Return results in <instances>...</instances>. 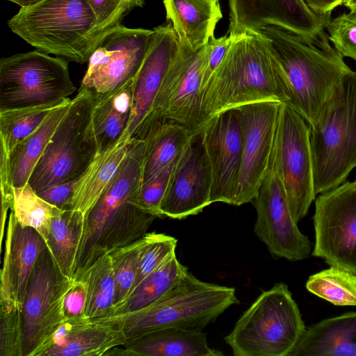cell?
Wrapping results in <instances>:
<instances>
[{
    "label": "cell",
    "instance_id": "cell-30",
    "mask_svg": "<svg viewBox=\"0 0 356 356\" xmlns=\"http://www.w3.org/2000/svg\"><path fill=\"white\" fill-rule=\"evenodd\" d=\"M71 100L69 97L65 99L32 134L10 152V162L15 187L22 186L29 181L36 163L65 116Z\"/></svg>",
    "mask_w": 356,
    "mask_h": 356
},
{
    "label": "cell",
    "instance_id": "cell-9",
    "mask_svg": "<svg viewBox=\"0 0 356 356\" xmlns=\"http://www.w3.org/2000/svg\"><path fill=\"white\" fill-rule=\"evenodd\" d=\"M76 90L63 58L36 49L0 60V112L60 104Z\"/></svg>",
    "mask_w": 356,
    "mask_h": 356
},
{
    "label": "cell",
    "instance_id": "cell-38",
    "mask_svg": "<svg viewBox=\"0 0 356 356\" xmlns=\"http://www.w3.org/2000/svg\"><path fill=\"white\" fill-rule=\"evenodd\" d=\"M325 29L328 40L343 57L356 60V12L331 19Z\"/></svg>",
    "mask_w": 356,
    "mask_h": 356
},
{
    "label": "cell",
    "instance_id": "cell-1",
    "mask_svg": "<svg viewBox=\"0 0 356 356\" xmlns=\"http://www.w3.org/2000/svg\"><path fill=\"white\" fill-rule=\"evenodd\" d=\"M289 93L270 42L259 31L236 35L202 90L208 120L215 115L261 102L287 104Z\"/></svg>",
    "mask_w": 356,
    "mask_h": 356
},
{
    "label": "cell",
    "instance_id": "cell-6",
    "mask_svg": "<svg viewBox=\"0 0 356 356\" xmlns=\"http://www.w3.org/2000/svg\"><path fill=\"white\" fill-rule=\"evenodd\" d=\"M309 129L317 196L345 182L356 167L355 71L341 79Z\"/></svg>",
    "mask_w": 356,
    "mask_h": 356
},
{
    "label": "cell",
    "instance_id": "cell-4",
    "mask_svg": "<svg viewBox=\"0 0 356 356\" xmlns=\"http://www.w3.org/2000/svg\"><path fill=\"white\" fill-rule=\"evenodd\" d=\"M8 25L37 50L80 64L88 62L105 34L88 0H44L20 8Z\"/></svg>",
    "mask_w": 356,
    "mask_h": 356
},
{
    "label": "cell",
    "instance_id": "cell-36",
    "mask_svg": "<svg viewBox=\"0 0 356 356\" xmlns=\"http://www.w3.org/2000/svg\"><path fill=\"white\" fill-rule=\"evenodd\" d=\"M143 243V237L109 254L115 279L113 315L116 309L127 299L134 287L137 274L139 254Z\"/></svg>",
    "mask_w": 356,
    "mask_h": 356
},
{
    "label": "cell",
    "instance_id": "cell-35",
    "mask_svg": "<svg viewBox=\"0 0 356 356\" xmlns=\"http://www.w3.org/2000/svg\"><path fill=\"white\" fill-rule=\"evenodd\" d=\"M61 103L0 112L1 141L5 143L10 152L32 134Z\"/></svg>",
    "mask_w": 356,
    "mask_h": 356
},
{
    "label": "cell",
    "instance_id": "cell-15",
    "mask_svg": "<svg viewBox=\"0 0 356 356\" xmlns=\"http://www.w3.org/2000/svg\"><path fill=\"white\" fill-rule=\"evenodd\" d=\"M257 212L253 231L275 259H305L312 243L291 215L282 184L271 166L252 200Z\"/></svg>",
    "mask_w": 356,
    "mask_h": 356
},
{
    "label": "cell",
    "instance_id": "cell-45",
    "mask_svg": "<svg viewBox=\"0 0 356 356\" xmlns=\"http://www.w3.org/2000/svg\"><path fill=\"white\" fill-rule=\"evenodd\" d=\"M307 5L318 14H328L337 6L343 4V0H303Z\"/></svg>",
    "mask_w": 356,
    "mask_h": 356
},
{
    "label": "cell",
    "instance_id": "cell-46",
    "mask_svg": "<svg viewBox=\"0 0 356 356\" xmlns=\"http://www.w3.org/2000/svg\"><path fill=\"white\" fill-rule=\"evenodd\" d=\"M16 3L20 8H25L35 6L44 0H6Z\"/></svg>",
    "mask_w": 356,
    "mask_h": 356
},
{
    "label": "cell",
    "instance_id": "cell-48",
    "mask_svg": "<svg viewBox=\"0 0 356 356\" xmlns=\"http://www.w3.org/2000/svg\"><path fill=\"white\" fill-rule=\"evenodd\" d=\"M343 5L352 12H356V0H343Z\"/></svg>",
    "mask_w": 356,
    "mask_h": 356
},
{
    "label": "cell",
    "instance_id": "cell-34",
    "mask_svg": "<svg viewBox=\"0 0 356 356\" xmlns=\"http://www.w3.org/2000/svg\"><path fill=\"white\" fill-rule=\"evenodd\" d=\"M13 211L15 219L23 227L35 229L47 243L54 209L33 189L29 182L13 188Z\"/></svg>",
    "mask_w": 356,
    "mask_h": 356
},
{
    "label": "cell",
    "instance_id": "cell-17",
    "mask_svg": "<svg viewBox=\"0 0 356 356\" xmlns=\"http://www.w3.org/2000/svg\"><path fill=\"white\" fill-rule=\"evenodd\" d=\"M211 177V202L235 205L243 154V134L236 108L211 118L200 134Z\"/></svg>",
    "mask_w": 356,
    "mask_h": 356
},
{
    "label": "cell",
    "instance_id": "cell-23",
    "mask_svg": "<svg viewBox=\"0 0 356 356\" xmlns=\"http://www.w3.org/2000/svg\"><path fill=\"white\" fill-rule=\"evenodd\" d=\"M47 248L43 237L33 228L22 227L10 211L2 269L10 274L13 296L21 309L33 267Z\"/></svg>",
    "mask_w": 356,
    "mask_h": 356
},
{
    "label": "cell",
    "instance_id": "cell-14",
    "mask_svg": "<svg viewBox=\"0 0 356 356\" xmlns=\"http://www.w3.org/2000/svg\"><path fill=\"white\" fill-rule=\"evenodd\" d=\"M154 30L119 24L108 31L92 53L79 88L104 94L134 77L152 43Z\"/></svg>",
    "mask_w": 356,
    "mask_h": 356
},
{
    "label": "cell",
    "instance_id": "cell-13",
    "mask_svg": "<svg viewBox=\"0 0 356 356\" xmlns=\"http://www.w3.org/2000/svg\"><path fill=\"white\" fill-rule=\"evenodd\" d=\"M313 221L312 255L356 275V180L318 194Z\"/></svg>",
    "mask_w": 356,
    "mask_h": 356
},
{
    "label": "cell",
    "instance_id": "cell-41",
    "mask_svg": "<svg viewBox=\"0 0 356 356\" xmlns=\"http://www.w3.org/2000/svg\"><path fill=\"white\" fill-rule=\"evenodd\" d=\"M88 1L96 17L97 29L103 33L121 24L123 17L131 10L124 0Z\"/></svg>",
    "mask_w": 356,
    "mask_h": 356
},
{
    "label": "cell",
    "instance_id": "cell-37",
    "mask_svg": "<svg viewBox=\"0 0 356 356\" xmlns=\"http://www.w3.org/2000/svg\"><path fill=\"white\" fill-rule=\"evenodd\" d=\"M177 244V240L175 237L164 234L149 232L145 235L132 290L170 255L175 253Z\"/></svg>",
    "mask_w": 356,
    "mask_h": 356
},
{
    "label": "cell",
    "instance_id": "cell-19",
    "mask_svg": "<svg viewBox=\"0 0 356 356\" xmlns=\"http://www.w3.org/2000/svg\"><path fill=\"white\" fill-rule=\"evenodd\" d=\"M211 189L210 168L198 135L172 170L161 212L177 220L197 215L211 204Z\"/></svg>",
    "mask_w": 356,
    "mask_h": 356
},
{
    "label": "cell",
    "instance_id": "cell-40",
    "mask_svg": "<svg viewBox=\"0 0 356 356\" xmlns=\"http://www.w3.org/2000/svg\"><path fill=\"white\" fill-rule=\"evenodd\" d=\"M0 356H24L22 309L0 311Z\"/></svg>",
    "mask_w": 356,
    "mask_h": 356
},
{
    "label": "cell",
    "instance_id": "cell-28",
    "mask_svg": "<svg viewBox=\"0 0 356 356\" xmlns=\"http://www.w3.org/2000/svg\"><path fill=\"white\" fill-rule=\"evenodd\" d=\"M135 76L108 92L94 94L92 122L99 154L108 149L128 129Z\"/></svg>",
    "mask_w": 356,
    "mask_h": 356
},
{
    "label": "cell",
    "instance_id": "cell-20",
    "mask_svg": "<svg viewBox=\"0 0 356 356\" xmlns=\"http://www.w3.org/2000/svg\"><path fill=\"white\" fill-rule=\"evenodd\" d=\"M127 343L113 317L65 318L33 356H101Z\"/></svg>",
    "mask_w": 356,
    "mask_h": 356
},
{
    "label": "cell",
    "instance_id": "cell-27",
    "mask_svg": "<svg viewBox=\"0 0 356 356\" xmlns=\"http://www.w3.org/2000/svg\"><path fill=\"white\" fill-rule=\"evenodd\" d=\"M194 137L185 127L168 120L155 122L136 135L134 138L146 144L142 183L173 168Z\"/></svg>",
    "mask_w": 356,
    "mask_h": 356
},
{
    "label": "cell",
    "instance_id": "cell-39",
    "mask_svg": "<svg viewBox=\"0 0 356 356\" xmlns=\"http://www.w3.org/2000/svg\"><path fill=\"white\" fill-rule=\"evenodd\" d=\"M173 168L160 172L142 183L137 194L130 202L156 218H163L161 204L165 193Z\"/></svg>",
    "mask_w": 356,
    "mask_h": 356
},
{
    "label": "cell",
    "instance_id": "cell-24",
    "mask_svg": "<svg viewBox=\"0 0 356 356\" xmlns=\"http://www.w3.org/2000/svg\"><path fill=\"white\" fill-rule=\"evenodd\" d=\"M166 20L179 42L199 49L215 37L218 22L222 18L220 0H163Z\"/></svg>",
    "mask_w": 356,
    "mask_h": 356
},
{
    "label": "cell",
    "instance_id": "cell-8",
    "mask_svg": "<svg viewBox=\"0 0 356 356\" xmlns=\"http://www.w3.org/2000/svg\"><path fill=\"white\" fill-rule=\"evenodd\" d=\"M95 95L79 88L29 179L37 193L76 181L99 155L92 122Z\"/></svg>",
    "mask_w": 356,
    "mask_h": 356
},
{
    "label": "cell",
    "instance_id": "cell-5",
    "mask_svg": "<svg viewBox=\"0 0 356 356\" xmlns=\"http://www.w3.org/2000/svg\"><path fill=\"white\" fill-rule=\"evenodd\" d=\"M239 300L234 287L201 281L187 270L156 301L133 312L113 316L127 343L167 327L203 330Z\"/></svg>",
    "mask_w": 356,
    "mask_h": 356
},
{
    "label": "cell",
    "instance_id": "cell-22",
    "mask_svg": "<svg viewBox=\"0 0 356 356\" xmlns=\"http://www.w3.org/2000/svg\"><path fill=\"white\" fill-rule=\"evenodd\" d=\"M117 352L106 355L132 356H222L211 348L202 330L167 327L153 331L126 343Z\"/></svg>",
    "mask_w": 356,
    "mask_h": 356
},
{
    "label": "cell",
    "instance_id": "cell-42",
    "mask_svg": "<svg viewBox=\"0 0 356 356\" xmlns=\"http://www.w3.org/2000/svg\"><path fill=\"white\" fill-rule=\"evenodd\" d=\"M236 35L227 34L213 38L207 44V52L202 81V90L227 54Z\"/></svg>",
    "mask_w": 356,
    "mask_h": 356
},
{
    "label": "cell",
    "instance_id": "cell-12",
    "mask_svg": "<svg viewBox=\"0 0 356 356\" xmlns=\"http://www.w3.org/2000/svg\"><path fill=\"white\" fill-rule=\"evenodd\" d=\"M73 282L63 274L47 248L40 254L22 307L24 356H33L66 318L64 299Z\"/></svg>",
    "mask_w": 356,
    "mask_h": 356
},
{
    "label": "cell",
    "instance_id": "cell-32",
    "mask_svg": "<svg viewBox=\"0 0 356 356\" xmlns=\"http://www.w3.org/2000/svg\"><path fill=\"white\" fill-rule=\"evenodd\" d=\"M81 279L85 280L87 284L85 316L92 319L112 316L115 279L110 254L97 259Z\"/></svg>",
    "mask_w": 356,
    "mask_h": 356
},
{
    "label": "cell",
    "instance_id": "cell-11",
    "mask_svg": "<svg viewBox=\"0 0 356 356\" xmlns=\"http://www.w3.org/2000/svg\"><path fill=\"white\" fill-rule=\"evenodd\" d=\"M305 119L281 104L270 165L279 177L289 207L298 223L316 199L310 129Z\"/></svg>",
    "mask_w": 356,
    "mask_h": 356
},
{
    "label": "cell",
    "instance_id": "cell-16",
    "mask_svg": "<svg viewBox=\"0 0 356 356\" xmlns=\"http://www.w3.org/2000/svg\"><path fill=\"white\" fill-rule=\"evenodd\" d=\"M282 103L261 102L238 108L243 154L235 206L252 202L268 172Z\"/></svg>",
    "mask_w": 356,
    "mask_h": 356
},
{
    "label": "cell",
    "instance_id": "cell-21",
    "mask_svg": "<svg viewBox=\"0 0 356 356\" xmlns=\"http://www.w3.org/2000/svg\"><path fill=\"white\" fill-rule=\"evenodd\" d=\"M154 30L152 43L134 79L132 108L127 129L131 137L150 111L179 47L177 36L170 23L156 26Z\"/></svg>",
    "mask_w": 356,
    "mask_h": 356
},
{
    "label": "cell",
    "instance_id": "cell-31",
    "mask_svg": "<svg viewBox=\"0 0 356 356\" xmlns=\"http://www.w3.org/2000/svg\"><path fill=\"white\" fill-rule=\"evenodd\" d=\"M188 270L176 257L170 255L146 276L129 294L113 316L133 312L152 304L168 292Z\"/></svg>",
    "mask_w": 356,
    "mask_h": 356
},
{
    "label": "cell",
    "instance_id": "cell-43",
    "mask_svg": "<svg viewBox=\"0 0 356 356\" xmlns=\"http://www.w3.org/2000/svg\"><path fill=\"white\" fill-rule=\"evenodd\" d=\"M87 298V284L85 280H74L67 292L63 303V311L66 318L85 316Z\"/></svg>",
    "mask_w": 356,
    "mask_h": 356
},
{
    "label": "cell",
    "instance_id": "cell-47",
    "mask_svg": "<svg viewBox=\"0 0 356 356\" xmlns=\"http://www.w3.org/2000/svg\"><path fill=\"white\" fill-rule=\"evenodd\" d=\"M131 10L134 7H143L145 0H124Z\"/></svg>",
    "mask_w": 356,
    "mask_h": 356
},
{
    "label": "cell",
    "instance_id": "cell-25",
    "mask_svg": "<svg viewBox=\"0 0 356 356\" xmlns=\"http://www.w3.org/2000/svg\"><path fill=\"white\" fill-rule=\"evenodd\" d=\"M133 140L127 130L113 145L95 158L78 180L65 209L79 210L87 216L110 185Z\"/></svg>",
    "mask_w": 356,
    "mask_h": 356
},
{
    "label": "cell",
    "instance_id": "cell-10",
    "mask_svg": "<svg viewBox=\"0 0 356 356\" xmlns=\"http://www.w3.org/2000/svg\"><path fill=\"white\" fill-rule=\"evenodd\" d=\"M207 52V44L193 50L179 42L152 108L135 135L155 122L166 120L185 127L195 136L200 134L209 121L202 109V96Z\"/></svg>",
    "mask_w": 356,
    "mask_h": 356
},
{
    "label": "cell",
    "instance_id": "cell-7",
    "mask_svg": "<svg viewBox=\"0 0 356 356\" xmlns=\"http://www.w3.org/2000/svg\"><path fill=\"white\" fill-rule=\"evenodd\" d=\"M306 330L288 286L264 291L224 341L234 356H289Z\"/></svg>",
    "mask_w": 356,
    "mask_h": 356
},
{
    "label": "cell",
    "instance_id": "cell-2",
    "mask_svg": "<svg viewBox=\"0 0 356 356\" xmlns=\"http://www.w3.org/2000/svg\"><path fill=\"white\" fill-rule=\"evenodd\" d=\"M143 153L131 148L110 185L86 217L74 280L99 257L141 239L155 216L130 202L143 181Z\"/></svg>",
    "mask_w": 356,
    "mask_h": 356
},
{
    "label": "cell",
    "instance_id": "cell-3",
    "mask_svg": "<svg viewBox=\"0 0 356 356\" xmlns=\"http://www.w3.org/2000/svg\"><path fill=\"white\" fill-rule=\"evenodd\" d=\"M269 40L289 92L287 106L309 127L341 79L351 70L325 31L312 38L268 26L259 31Z\"/></svg>",
    "mask_w": 356,
    "mask_h": 356
},
{
    "label": "cell",
    "instance_id": "cell-26",
    "mask_svg": "<svg viewBox=\"0 0 356 356\" xmlns=\"http://www.w3.org/2000/svg\"><path fill=\"white\" fill-rule=\"evenodd\" d=\"M289 356H356V312L306 327Z\"/></svg>",
    "mask_w": 356,
    "mask_h": 356
},
{
    "label": "cell",
    "instance_id": "cell-18",
    "mask_svg": "<svg viewBox=\"0 0 356 356\" xmlns=\"http://www.w3.org/2000/svg\"><path fill=\"white\" fill-rule=\"evenodd\" d=\"M228 33L236 35L277 26L303 37L325 31L331 13L318 14L303 0H229Z\"/></svg>",
    "mask_w": 356,
    "mask_h": 356
},
{
    "label": "cell",
    "instance_id": "cell-33",
    "mask_svg": "<svg viewBox=\"0 0 356 356\" xmlns=\"http://www.w3.org/2000/svg\"><path fill=\"white\" fill-rule=\"evenodd\" d=\"M307 291L336 306H356V275L330 266L308 278Z\"/></svg>",
    "mask_w": 356,
    "mask_h": 356
},
{
    "label": "cell",
    "instance_id": "cell-44",
    "mask_svg": "<svg viewBox=\"0 0 356 356\" xmlns=\"http://www.w3.org/2000/svg\"><path fill=\"white\" fill-rule=\"evenodd\" d=\"M78 180L48 187L38 194L53 206L59 209H65Z\"/></svg>",
    "mask_w": 356,
    "mask_h": 356
},
{
    "label": "cell",
    "instance_id": "cell-29",
    "mask_svg": "<svg viewBox=\"0 0 356 356\" xmlns=\"http://www.w3.org/2000/svg\"><path fill=\"white\" fill-rule=\"evenodd\" d=\"M85 220L84 214L79 210L54 209L47 245L60 271L71 279L74 276Z\"/></svg>",
    "mask_w": 356,
    "mask_h": 356
}]
</instances>
